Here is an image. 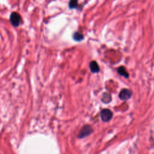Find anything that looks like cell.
<instances>
[{
  "mask_svg": "<svg viewBox=\"0 0 154 154\" xmlns=\"http://www.w3.org/2000/svg\"><path fill=\"white\" fill-rule=\"evenodd\" d=\"M84 38L83 37V35L81 34V33L79 32H75L74 34H73V38L76 40V41H80L81 40H82Z\"/></svg>",
  "mask_w": 154,
  "mask_h": 154,
  "instance_id": "cell-8",
  "label": "cell"
},
{
  "mask_svg": "<svg viewBox=\"0 0 154 154\" xmlns=\"http://www.w3.org/2000/svg\"><path fill=\"white\" fill-rule=\"evenodd\" d=\"M89 66H90V70L93 73H97L99 71V67L97 63L94 61H91L89 64Z\"/></svg>",
  "mask_w": 154,
  "mask_h": 154,
  "instance_id": "cell-5",
  "label": "cell"
},
{
  "mask_svg": "<svg viewBox=\"0 0 154 154\" xmlns=\"http://www.w3.org/2000/svg\"><path fill=\"white\" fill-rule=\"evenodd\" d=\"M132 96V91L126 88H124L121 90V91L119 93V97L120 99L126 100L129 99Z\"/></svg>",
  "mask_w": 154,
  "mask_h": 154,
  "instance_id": "cell-4",
  "label": "cell"
},
{
  "mask_svg": "<svg viewBox=\"0 0 154 154\" xmlns=\"http://www.w3.org/2000/svg\"><path fill=\"white\" fill-rule=\"evenodd\" d=\"M111 96L109 93H105L103 94V96L102 98V100L103 102L108 103L111 101Z\"/></svg>",
  "mask_w": 154,
  "mask_h": 154,
  "instance_id": "cell-7",
  "label": "cell"
},
{
  "mask_svg": "<svg viewBox=\"0 0 154 154\" xmlns=\"http://www.w3.org/2000/svg\"><path fill=\"white\" fill-rule=\"evenodd\" d=\"M78 4V0H70L69 6L70 8H76Z\"/></svg>",
  "mask_w": 154,
  "mask_h": 154,
  "instance_id": "cell-9",
  "label": "cell"
},
{
  "mask_svg": "<svg viewBox=\"0 0 154 154\" xmlns=\"http://www.w3.org/2000/svg\"><path fill=\"white\" fill-rule=\"evenodd\" d=\"M93 132V129L90 125H85L84 126L78 134V137L80 138H84L88 135H89Z\"/></svg>",
  "mask_w": 154,
  "mask_h": 154,
  "instance_id": "cell-2",
  "label": "cell"
},
{
  "mask_svg": "<svg viewBox=\"0 0 154 154\" xmlns=\"http://www.w3.org/2000/svg\"><path fill=\"white\" fill-rule=\"evenodd\" d=\"M10 20L11 23L14 26L17 27L20 25V23L22 21V18H21L20 15L19 13H17L16 12H13L10 15Z\"/></svg>",
  "mask_w": 154,
  "mask_h": 154,
  "instance_id": "cell-1",
  "label": "cell"
},
{
  "mask_svg": "<svg viewBox=\"0 0 154 154\" xmlns=\"http://www.w3.org/2000/svg\"><path fill=\"white\" fill-rule=\"evenodd\" d=\"M117 72L122 76H124L125 78H127L129 77V74L127 72V71L126 70V69L123 67V66H120L117 69Z\"/></svg>",
  "mask_w": 154,
  "mask_h": 154,
  "instance_id": "cell-6",
  "label": "cell"
},
{
  "mask_svg": "<svg viewBox=\"0 0 154 154\" xmlns=\"http://www.w3.org/2000/svg\"><path fill=\"white\" fill-rule=\"evenodd\" d=\"M100 117L103 122H108L112 117V112L108 109H104L100 112Z\"/></svg>",
  "mask_w": 154,
  "mask_h": 154,
  "instance_id": "cell-3",
  "label": "cell"
}]
</instances>
